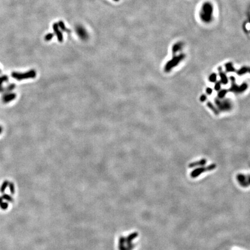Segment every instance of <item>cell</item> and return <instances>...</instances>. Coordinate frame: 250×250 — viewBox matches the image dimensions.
<instances>
[{"label":"cell","mask_w":250,"mask_h":250,"mask_svg":"<svg viewBox=\"0 0 250 250\" xmlns=\"http://www.w3.org/2000/svg\"><path fill=\"white\" fill-rule=\"evenodd\" d=\"M12 77L17 81H22V80L27 79L30 78H34L37 75L35 70L31 69L29 71L25 72L24 73H17V72H13L12 73Z\"/></svg>","instance_id":"obj_1"},{"label":"cell","mask_w":250,"mask_h":250,"mask_svg":"<svg viewBox=\"0 0 250 250\" xmlns=\"http://www.w3.org/2000/svg\"><path fill=\"white\" fill-rule=\"evenodd\" d=\"M215 167L216 165L214 164H211L210 166H208L207 167H199V168L196 169L193 171V172L191 173V177L192 178H196L205 171L213 170L215 169Z\"/></svg>","instance_id":"obj_2"},{"label":"cell","mask_w":250,"mask_h":250,"mask_svg":"<svg viewBox=\"0 0 250 250\" xmlns=\"http://www.w3.org/2000/svg\"><path fill=\"white\" fill-rule=\"evenodd\" d=\"M184 58V55H180V56H178V57H174L172 60L169 61V62L166 64V65L165 66V68H164L165 71L169 72L170 71L172 67H174V66H177V64L180 63V61Z\"/></svg>","instance_id":"obj_3"},{"label":"cell","mask_w":250,"mask_h":250,"mask_svg":"<svg viewBox=\"0 0 250 250\" xmlns=\"http://www.w3.org/2000/svg\"><path fill=\"white\" fill-rule=\"evenodd\" d=\"M76 32L79 38L82 40H86L88 38V34H87L86 30L81 25H78L76 27Z\"/></svg>","instance_id":"obj_4"},{"label":"cell","mask_w":250,"mask_h":250,"mask_svg":"<svg viewBox=\"0 0 250 250\" xmlns=\"http://www.w3.org/2000/svg\"><path fill=\"white\" fill-rule=\"evenodd\" d=\"M238 181L241 186L247 187L250 184V177H246L244 175L239 174L238 176Z\"/></svg>","instance_id":"obj_5"},{"label":"cell","mask_w":250,"mask_h":250,"mask_svg":"<svg viewBox=\"0 0 250 250\" xmlns=\"http://www.w3.org/2000/svg\"><path fill=\"white\" fill-rule=\"evenodd\" d=\"M16 97V94L14 93H7L5 94L2 98V100L4 103H8L15 100Z\"/></svg>","instance_id":"obj_6"},{"label":"cell","mask_w":250,"mask_h":250,"mask_svg":"<svg viewBox=\"0 0 250 250\" xmlns=\"http://www.w3.org/2000/svg\"><path fill=\"white\" fill-rule=\"evenodd\" d=\"M53 30L54 32L55 33V34L56 35L57 37V40L59 42H61L63 40V36L62 33L61 32V31L59 30V27L57 23H55L53 25Z\"/></svg>","instance_id":"obj_7"},{"label":"cell","mask_w":250,"mask_h":250,"mask_svg":"<svg viewBox=\"0 0 250 250\" xmlns=\"http://www.w3.org/2000/svg\"><path fill=\"white\" fill-rule=\"evenodd\" d=\"M232 81H233V86L231 87V89L230 91L232 92H241L245 91L247 88V84H243L242 86L241 87H238L237 86H235V85L234 84V78L233 77H232Z\"/></svg>","instance_id":"obj_8"},{"label":"cell","mask_w":250,"mask_h":250,"mask_svg":"<svg viewBox=\"0 0 250 250\" xmlns=\"http://www.w3.org/2000/svg\"><path fill=\"white\" fill-rule=\"evenodd\" d=\"M206 163V159H202V160H201V161H199V162H194V163H190L189 165V167H195V166H204V165Z\"/></svg>","instance_id":"obj_9"},{"label":"cell","mask_w":250,"mask_h":250,"mask_svg":"<svg viewBox=\"0 0 250 250\" xmlns=\"http://www.w3.org/2000/svg\"><path fill=\"white\" fill-rule=\"evenodd\" d=\"M8 80V78L7 75H4L0 77V92H5V88L2 87V83L4 82H7Z\"/></svg>","instance_id":"obj_10"},{"label":"cell","mask_w":250,"mask_h":250,"mask_svg":"<svg viewBox=\"0 0 250 250\" xmlns=\"http://www.w3.org/2000/svg\"><path fill=\"white\" fill-rule=\"evenodd\" d=\"M219 71H220V76H221V78L222 82L223 84H224V85L226 84V83L228 82V79H227V78H226V75L222 73V72L221 71V68H219Z\"/></svg>","instance_id":"obj_11"},{"label":"cell","mask_w":250,"mask_h":250,"mask_svg":"<svg viewBox=\"0 0 250 250\" xmlns=\"http://www.w3.org/2000/svg\"><path fill=\"white\" fill-rule=\"evenodd\" d=\"M59 27H60V29L62 30L63 31H66V32H67L68 33H69L71 32V31L68 30V29H67V27H66V25H65V24H64V22H62V21H60L59 22Z\"/></svg>","instance_id":"obj_12"},{"label":"cell","mask_w":250,"mask_h":250,"mask_svg":"<svg viewBox=\"0 0 250 250\" xmlns=\"http://www.w3.org/2000/svg\"><path fill=\"white\" fill-rule=\"evenodd\" d=\"M15 87V85L14 84H10L9 86H8L6 88H5V91L7 92H11L12 90H14Z\"/></svg>","instance_id":"obj_13"},{"label":"cell","mask_w":250,"mask_h":250,"mask_svg":"<svg viewBox=\"0 0 250 250\" xmlns=\"http://www.w3.org/2000/svg\"><path fill=\"white\" fill-rule=\"evenodd\" d=\"M226 71H234V68H233V66L231 63H228L226 64Z\"/></svg>","instance_id":"obj_14"},{"label":"cell","mask_w":250,"mask_h":250,"mask_svg":"<svg viewBox=\"0 0 250 250\" xmlns=\"http://www.w3.org/2000/svg\"><path fill=\"white\" fill-rule=\"evenodd\" d=\"M216 79V74L215 73L211 74L209 77V81L210 82H215Z\"/></svg>","instance_id":"obj_15"},{"label":"cell","mask_w":250,"mask_h":250,"mask_svg":"<svg viewBox=\"0 0 250 250\" xmlns=\"http://www.w3.org/2000/svg\"><path fill=\"white\" fill-rule=\"evenodd\" d=\"M207 105L208 106V107H209L210 108H211V109L214 112L215 114H218V112L216 110L215 108L213 106L212 104H211V103L210 102H208L207 103Z\"/></svg>","instance_id":"obj_16"},{"label":"cell","mask_w":250,"mask_h":250,"mask_svg":"<svg viewBox=\"0 0 250 250\" xmlns=\"http://www.w3.org/2000/svg\"><path fill=\"white\" fill-rule=\"evenodd\" d=\"M226 93H227V91H226V90H222V91H221L220 93H219L218 96L220 98H222L225 96V95Z\"/></svg>","instance_id":"obj_17"},{"label":"cell","mask_w":250,"mask_h":250,"mask_svg":"<svg viewBox=\"0 0 250 250\" xmlns=\"http://www.w3.org/2000/svg\"><path fill=\"white\" fill-rule=\"evenodd\" d=\"M53 36L54 35L53 34H52V33H49V34H48L46 35L45 36V40L46 41H50L52 39L53 37Z\"/></svg>","instance_id":"obj_18"},{"label":"cell","mask_w":250,"mask_h":250,"mask_svg":"<svg viewBox=\"0 0 250 250\" xmlns=\"http://www.w3.org/2000/svg\"><path fill=\"white\" fill-rule=\"evenodd\" d=\"M8 185V181H5V182H4L3 183V184H2V187H1V192H4L5 189L7 187Z\"/></svg>","instance_id":"obj_19"},{"label":"cell","mask_w":250,"mask_h":250,"mask_svg":"<svg viewBox=\"0 0 250 250\" xmlns=\"http://www.w3.org/2000/svg\"><path fill=\"white\" fill-rule=\"evenodd\" d=\"M3 198H4V199H5L7 200L10 201V202H12V197H11V196H9V195H4Z\"/></svg>","instance_id":"obj_20"},{"label":"cell","mask_w":250,"mask_h":250,"mask_svg":"<svg viewBox=\"0 0 250 250\" xmlns=\"http://www.w3.org/2000/svg\"><path fill=\"white\" fill-rule=\"evenodd\" d=\"M9 187H10V190H11V192L12 193H14L15 192V187H14V185L13 184H12V183H11V184H9Z\"/></svg>","instance_id":"obj_21"},{"label":"cell","mask_w":250,"mask_h":250,"mask_svg":"<svg viewBox=\"0 0 250 250\" xmlns=\"http://www.w3.org/2000/svg\"><path fill=\"white\" fill-rule=\"evenodd\" d=\"M0 206L2 208V209H6L8 207V204L6 203H2Z\"/></svg>","instance_id":"obj_22"},{"label":"cell","mask_w":250,"mask_h":250,"mask_svg":"<svg viewBox=\"0 0 250 250\" xmlns=\"http://www.w3.org/2000/svg\"><path fill=\"white\" fill-rule=\"evenodd\" d=\"M220 87H221V85H220V82H217V83L216 84L215 86V89L216 90V91H219V90H220Z\"/></svg>","instance_id":"obj_23"},{"label":"cell","mask_w":250,"mask_h":250,"mask_svg":"<svg viewBox=\"0 0 250 250\" xmlns=\"http://www.w3.org/2000/svg\"><path fill=\"white\" fill-rule=\"evenodd\" d=\"M212 92H213V90L211 89V88H210V87H208L207 90H206V92H207V93L208 94H211V93H212Z\"/></svg>","instance_id":"obj_24"},{"label":"cell","mask_w":250,"mask_h":250,"mask_svg":"<svg viewBox=\"0 0 250 250\" xmlns=\"http://www.w3.org/2000/svg\"><path fill=\"white\" fill-rule=\"evenodd\" d=\"M200 100L201 101H204L205 100H206V96H205V95H202V96L200 97Z\"/></svg>","instance_id":"obj_25"},{"label":"cell","mask_w":250,"mask_h":250,"mask_svg":"<svg viewBox=\"0 0 250 250\" xmlns=\"http://www.w3.org/2000/svg\"><path fill=\"white\" fill-rule=\"evenodd\" d=\"M2 203V198L0 197V205H1Z\"/></svg>","instance_id":"obj_26"},{"label":"cell","mask_w":250,"mask_h":250,"mask_svg":"<svg viewBox=\"0 0 250 250\" xmlns=\"http://www.w3.org/2000/svg\"><path fill=\"white\" fill-rule=\"evenodd\" d=\"M1 132H2V127L0 126V134L1 133Z\"/></svg>","instance_id":"obj_27"},{"label":"cell","mask_w":250,"mask_h":250,"mask_svg":"<svg viewBox=\"0 0 250 250\" xmlns=\"http://www.w3.org/2000/svg\"><path fill=\"white\" fill-rule=\"evenodd\" d=\"M113 1H115V2H118V1H119V0H113Z\"/></svg>","instance_id":"obj_28"},{"label":"cell","mask_w":250,"mask_h":250,"mask_svg":"<svg viewBox=\"0 0 250 250\" xmlns=\"http://www.w3.org/2000/svg\"><path fill=\"white\" fill-rule=\"evenodd\" d=\"M0 72H1V70H0Z\"/></svg>","instance_id":"obj_29"}]
</instances>
